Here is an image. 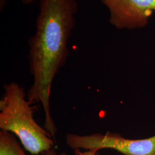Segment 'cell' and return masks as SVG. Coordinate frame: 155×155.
I'll return each instance as SVG.
<instances>
[{"mask_svg": "<svg viewBox=\"0 0 155 155\" xmlns=\"http://www.w3.org/2000/svg\"><path fill=\"white\" fill-rule=\"evenodd\" d=\"M66 144L71 149L98 151L113 149L125 155H155V136L148 139H126L119 133L107 132L89 135L68 133Z\"/></svg>", "mask_w": 155, "mask_h": 155, "instance_id": "3957f363", "label": "cell"}, {"mask_svg": "<svg viewBox=\"0 0 155 155\" xmlns=\"http://www.w3.org/2000/svg\"><path fill=\"white\" fill-rule=\"evenodd\" d=\"M36 0H21V2L23 5H28L32 4Z\"/></svg>", "mask_w": 155, "mask_h": 155, "instance_id": "9c48e42d", "label": "cell"}, {"mask_svg": "<svg viewBox=\"0 0 155 155\" xmlns=\"http://www.w3.org/2000/svg\"><path fill=\"white\" fill-rule=\"evenodd\" d=\"M41 155H57V153L56 152L54 148H52V149H50V150H46L43 152Z\"/></svg>", "mask_w": 155, "mask_h": 155, "instance_id": "52a82bcc", "label": "cell"}, {"mask_svg": "<svg viewBox=\"0 0 155 155\" xmlns=\"http://www.w3.org/2000/svg\"><path fill=\"white\" fill-rule=\"evenodd\" d=\"M76 0H40L36 32L28 40L29 71L33 82L27 92L32 104L40 103L45 128L53 138L58 132L50 109L53 81L70 55L68 40L76 25Z\"/></svg>", "mask_w": 155, "mask_h": 155, "instance_id": "6da1fadb", "label": "cell"}, {"mask_svg": "<svg viewBox=\"0 0 155 155\" xmlns=\"http://www.w3.org/2000/svg\"><path fill=\"white\" fill-rule=\"evenodd\" d=\"M109 9L110 22L119 29L145 27L155 11V0H102Z\"/></svg>", "mask_w": 155, "mask_h": 155, "instance_id": "277c9868", "label": "cell"}, {"mask_svg": "<svg viewBox=\"0 0 155 155\" xmlns=\"http://www.w3.org/2000/svg\"><path fill=\"white\" fill-rule=\"evenodd\" d=\"M3 89L0 100V129L16 136L32 155L54 148L52 137L33 118L36 106L28 101L24 89L11 82L5 84Z\"/></svg>", "mask_w": 155, "mask_h": 155, "instance_id": "7a4b0ae2", "label": "cell"}, {"mask_svg": "<svg viewBox=\"0 0 155 155\" xmlns=\"http://www.w3.org/2000/svg\"><path fill=\"white\" fill-rule=\"evenodd\" d=\"M7 4L8 0H0V11H2Z\"/></svg>", "mask_w": 155, "mask_h": 155, "instance_id": "ba28073f", "label": "cell"}, {"mask_svg": "<svg viewBox=\"0 0 155 155\" xmlns=\"http://www.w3.org/2000/svg\"><path fill=\"white\" fill-rule=\"evenodd\" d=\"M0 155H27L15 135L0 130Z\"/></svg>", "mask_w": 155, "mask_h": 155, "instance_id": "5b68a950", "label": "cell"}, {"mask_svg": "<svg viewBox=\"0 0 155 155\" xmlns=\"http://www.w3.org/2000/svg\"><path fill=\"white\" fill-rule=\"evenodd\" d=\"M75 150V154L77 155H95L97 151L96 150H89L84 152H81L79 150ZM60 155H67L66 153L63 152Z\"/></svg>", "mask_w": 155, "mask_h": 155, "instance_id": "8992f818", "label": "cell"}]
</instances>
